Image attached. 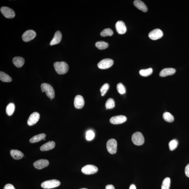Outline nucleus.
Returning a JSON list of instances; mask_svg holds the SVG:
<instances>
[{
	"label": "nucleus",
	"instance_id": "nucleus-4",
	"mask_svg": "<svg viewBox=\"0 0 189 189\" xmlns=\"http://www.w3.org/2000/svg\"><path fill=\"white\" fill-rule=\"evenodd\" d=\"M61 183L60 181L56 179L51 180L43 182L41 184L42 188L45 189H51L59 186Z\"/></svg>",
	"mask_w": 189,
	"mask_h": 189
},
{
	"label": "nucleus",
	"instance_id": "nucleus-23",
	"mask_svg": "<svg viewBox=\"0 0 189 189\" xmlns=\"http://www.w3.org/2000/svg\"><path fill=\"white\" fill-rule=\"evenodd\" d=\"M0 79L4 82H9L12 81L11 77L3 71L0 72Z\"/></svg>",
	"mask_w": 189,
	"mask_h": 189
},
{
	"label": "nucleus",
	"instance_id": "nucleus-13",
	"mask_svg": "<svg viewBox=\"0 0 189 189\" xmlns=\"http://www.w3.org/2000/svg\"><path fill=\"white\" fill-rule=\"evenodd\" d=\"M40 115L39 113L34 112L30 115L27 120V124L28 126H32L38 121L40 118Z\"/></svg>",
	"mask_w": 189,
	"mask_h": 189
},
{
	"label": "nucleus",
	"instance_id": "nucleus-38",
	"mask_svg": "<svg viewBox=\"0 0 189 189\" xmlns=\"http://www.w3.org/2000/svg\"><path fill=\"white\" fill-rule=\"evenodd\" d=\"M129 189H136V188L135 185L131 184L130 186Z\"/></svg>",
	"mask_w": 189,
	"mask_h": 189
},
{
	"label": "nucleus",
	"instance_id": "nucleus-3",
	"mask_svg": "<svg viewBox=\"0 0 189 189\" xmlns=\"http://www.w3.org/2000/svg\"><path fill=\"white\" fill-rule=\"evenodd\" d=\"M132 140L134 144L138 146L142 145L144 143V138L141 132H137L134 133L132 136Z\"/></svg>",
	"mask_w": 189,
	"mask_h": 189
},
{
	"label": "nucleus",
	"instance_id": "nucleus-8",
	"mask_svg": "<svg viewBox=\"0 0 189 189\" xmlns=\"http://www.w3.org/2000/svg\"><path fill=\"white\" fill-rule=\"evenodd\" d=\"M36 36L35 32L32 30H28L25 32L22 35V38L25 42H29L32 40Z\"/></svg>",
	"mask_w": 189,
	"mask_h": 189
},
{
	"label": "nucleus",
	"instance_id": "nucleus-40",
	"mask_svg": "<svg viewBox=\"0 0 189 189\" xmlns=\"http://www.w3.org/2000/svg\"><path fill=\"white\" fill-rule=\"evenodd\" d=\"M44 140L45 141V140H46V139H44Z\"/></svg>",
	"mask_w": 189,
	"mask_h": 189
},
{
	"label": "nucleus",
	"instance_id": "nucleus-25",
	"mask_svg": "<svg viewBox=\"0 0 189 189\" xmlns=\"http://www.w3.org/2000/svg\"><path fill=\"white\" fill-rule=\"evenodd\" d=\"M95 46L99 50H104L109 46L108 43L104 41H99L96 43Z\"/></svg>",
	"mask_w": 189,
	"mask_h": 189
},
{
	"label": "nucleus",
	"instance_id": "nucleus-24",
	"mask_svg": "<svg viewBox=\"0 0 189 189\" xmlns=\"http://www.w3.org/2000/svg\"><path fill=\"white\" fill-rule=\"evenodd\" d=\"M15 109L14 104L13 103H9L6 108V113L9 116H11L14 113Z\"/></svg>",
	"mask_w": 189,
	"mask_h": 189
},
{
	"label": "nucleus",
	"instance_id": "nucleus-9",
	"mask_svg": "<svg viewBox=\"0 0 189 189\" xmlns=\"http://www.w3.org/2000/svg\"><path fill=\"white\" fill-rule=\"evenodd\" d=\"M1 11L4 16L7 18H13L15 16L14 11L9 7L5 6L1 7Z\"/></svg>",
	"mask_w": 189,
	"mask_h": 189
},
{
	"label": "nucleus",
	"instance_id": "nucleus-29",
	"mask_svg": "<svg viewBox=\"0 0 189 189\" xmlns=\"http://www.w3.org/2000/svg\"><path fill=\"white\" fill-rule=\"evenodd\" d=\"M113 30L110 28H106L104 29L101 32L100 35L102 37L111 36L113 35Z\"/></svg>",
	"mask_w": 189,
	"mask_h": 189
},
{
	"label": "nucleus",
	"instance_id": "nucleus-19",
	"mask_svg": "<svg viewBox=\"0 0 189 189\" xmlns=\"http://www.w3.org/2000/svg\"><path fill=\"white\" fill-rule=\"evenodd\" d=\"M56 146V143L54 141H49L45 144L40 147L41 151H47L52 150Z\"/></svg>",
	"mask_w": 189,
	"mask_h": 189
},
{
	"label": "nucleus",
	"instance_id": "nucleus-31",
	"mask_svg": "<svg viewBox=\"0 0 189 189\" xmlns=\"http://www.w3.org/2000/svg\"><path fill=\"white\" fill-rule=\"evenodd\" d=\"M178 144V141L177 139H174L170 141L169 143L170 150L173 151L177 148Z\"/></svg>",
	"mask_w": 189,
	"mask_h": 189
},
{
	"label": "nucleus",
	"instance_id": "nucleus-15",
	"mask_svg": "<svg viewBox=\"0 0 189 189\" xmlns=\"http://www.w3.org/2000/svg\"><path fill=\"white\" fill-rule=\"evenodd\" d=\"M115 27L116 31L120 35L125 33L127 30L125 24L122 21H118L117 22Z\"/></svg>",
	"mask_w": 189,
	"mask_h": 189
},
{
	"label": "nucleus",
	"instance_id": "nucleus-22",
	"mask_svg": "<svg viewBox=\"0 0 189 189\" xmlns=\"http://www.w3.org/2000/svg\"><path fill=\"white\" fill-rule=\"evenodd\" d=\"M46 137V135L45 133L39 134L31 138L30 140V142L32 143H37L44 139Z\"/></svg>",
	"mask_w": 189,
	"mask_h": 189
},
{
	"label": "nucleus",
	"instance_id": "nucleus-10",
	"mask_svg": "<svg viewBox=\"0 0 189 189\" xmlns=\"http://www.w3.org/2000/svg\"><path fill=\"white\" fill-rule=\"evenodd\" d=\"M163 32L159 29H156L152 30L149 33V36L152 40H157L163 36Z\"/></svg>",
	"mask_w": 189,
	"mask_h": 189
},
{
	"label": "nucleus",
	"instance_id": "nucleus-28",
	"mask_svg": "<svg viewBox=\"0 0 189 189\" xmlns=\"http://www.w3.org/2000/svg\"><path fill=\"white\" fill-rule=\"evenodd\" d=\"M153 70L151 68L145 69H141L139 71V74L142 76L144 77L148 76L152 74Z\"/></svg>",
	"mask_w": 189,
	"mask_h": 189
},
{
	"label": "nucleus",
	"instance_id": "nucleus-2",
	"mask_svg": "<svg viewBox=\"0 0 189 189\" xmlns=\"http://www.w3.org/2000/svg\"><path fill=\"white\" fill-rule=\"evenodd\" d=\"M41 91L43 92H45L46 95L51 99H54L55 97V92L53 88L46 83H43L41 86Z\"/></svg>",
	"mask_w": 189,
	"mask_h": 189
},
{
	"label": "nucleus",
	"instance_id": "nucleus-1",
	"mask_svg": "<svg viewBox=\"0 0 189 189\" xmlns=\"http://www.w3.org/2000/svg\"><path fill=\"white\" fill-rule=\"evenodd\" d=\"M55 69L60 75L65 74L69 70V66L65 62H56L54 64Z\"/></svg>",
	"mask_w": 189,
	"mask_h": 189
},
{
	"label": "nucleus",
	"instance_id": "nucleus-37",
	"mask_svg": "<svg viewBox=\"0 0 189 189\" xmlns=\"http://www.w3.org/2000/svg\"><path fill=\"white\" fill-rule=\"evenodd\" d=\"M105 189H115V188L112 185H108L106 186Z\"/></svg>",
	"mask_w": 189,
	"mask_h": 189
},
{
	"label": "nucleus",
	"instance_id": "nucleus-14",
	"mask_svg": "<svg viewBox=\"0 0 189 189\" xmlns=\"http://www.w3.org/2000/svg\"><path fill=\"white\" fill-rule=\"evenodd\" d=\"M84 101L82 96L77 95L76 96L74 100V105L76 108L82 109L84 107Z\"/></svg>",
	"mask_w": 189,
	"mask_h": 189
},
{
	"label": "nucleus",
	"instance_id": "nucleus-7",
	"mask_svg": "<svg viewBox=\"0 0 189 189\" xmlns=\"http://www.w3.org/2000/svg\"><path fill=\"white\" fill-rule=\"evenodd\" d=\"M113 64V60L110 58H105L102 60L98 64V67L100 69H109Z\"/></svg>",
	"mask_w": 189,
	"mask_h": 189
},
{
	"label": "nucleus",
	"instance_id": "nucleus-11",
	"mask_svg": "<svg viewBox=\"0 0 189 189\" xmlns=\"http://www.w3.org/2000/svg\"><path fill=\"white\" fill-rule=\"evenodd\" d=\"M49 162L46 159H41L36 161L34 162L33 166L36 169L41 170L48 166Z\"/></svg>",
	"mask_w": 189,
	"mask_h": 189
},
{
	"label": "nucleus",
	"instance_id": "nucleus-18",
	"mask_svg": "<svg viewBox=\"0 0 189 189\" xmlns=\"http://www.w3.org/2000/svg\"><path fill=\"white\" fill-rule=\"evenodd\" d=\"M175 69L173 68H166L160 72L159 75L161 77H166L175 74Z\"/></svg>",
	"mask_w": 189,
	"mask_h": 189
},
{
	"label": "nucleus",
	"instance_id": "nucleus-39",
	"mask_svg": "<svg viewBox=\"0 0 189 189\" xmlns=\"http://www.w3.org/2000/svg\"><path fill=\"white\" fill-rule=\"evenodd\" d=\"M87 189V188H81V189Z\"/></svg>",
	"mask_w": 189,
	"mask_h": 189
},
{
	"label": "nucleus",
	"instance_id": "nucleus-26",
	"mask_svg": "<svg viewBox=\"0 0 189 189\" xmlns=\"http://www.w3.org/2000/svg\"><path fill=\"white\" fill-rule=\"evenodd\" d=\"M163 118L164 120L168 122L171 123L174 120V118L171 113L169 112H166L164 113Z\"/></svg>",
	"mask_w": 189,
	"mask_h": 189
},
{
	"label": "nucleus",
	"instance_id": "nucleus-17",
	"mask_svg": "<svg viewBox=\"0 0 189 189\" xmlns=\"http://www.w3.org/2000/svg\"><path fill=\"white\" fill-rule=\"evenodd\" d=\"M133 4L137 9L143 12H146L147 11L148 9L146 5L141 1L136 0L134 1Z\"/></svg>",
	"mask_w": 189,
	"mask_h": 189
},
{
	"label": "nucleus",
	"instance_id": "nucleus-21",
	"mask_svg": "<svg viewBox=\"0 0 189 189\" xmlns=\"http://www.w3.org/2000/svg\"><path fill=\"white\" fill-rule=\"evenodd\" d=\"M12 61L14 65L18 68L22 67L25 63L24 58L21 57H15L13 58Z\"/></svg>",
	"mask_w": 189,
	"mask_h": 189
},
{
	"label": "nucleus",
	"instance_id": "nucleus-16",
	"mask_svg": "<svg viewBox=\"0 0 189 189\" xmlns=\"http://www.w3.org/2000/svg\"><path fill=\"white\" fill-rule=\"evenodd\" d=\"M62 34L60 31H56L54 34V36L53 38L51 41H50V45L51 46L56 45L59 43L62 39Z\"/></svg>",
	"mask_w": 189,
	"mask_h": 189
},
{
	"label": "nucleus",
	"instance_id": "nucleus-5",
	"mask_svg": "<svg viewBox=\"0 0 189 189\" xmlns=\"http://www.w3.org/2000/svg\"><path fill=\"white\" fill-rule=\"evenodd\" d=\"M117 142L115 139H111L107 141V148L110 154H116L117 151Z\"/></svg>",
	"mask_w": 189,
	"mask_h": 189
},
{
	"label": "nucleus",
	"instance_id": "nucleus-33",
	"mask_svg": "<svg viewBox=\"0 0 189 189\" xmlns=\"http://www.w3.org/2000/svg\"><path fill=\"white\" fill-rule=\"evenodd\" d=\"M95 136L94 132L92 130H88L86 132V139L88 141H90L94 139Z\"/></svg>",
	"mask_w": 189,
	"mask_h": 189
},
{
	"label": "nucleus",
	"instance_id": "nucleus-32",
	"mask_svg": "<svg viewBox=\"0 0 189 189\" xmlns=\"http://www.w3.org/2000/svg\"><path fill=\"white\" fill-rule=\"evenodd\" d=\"M117 89L119 93L120 94H124L126 93L125 87L122 83H119L117 85Z\"/></svg>",
	"mask_w": 189,
	"mask_h": 189
},
{
	"label": "nucleus",
	"instance_id": "nucleus-27",
	"mask_svg": "<svg viewBox=\"0 0 189 189\" xmlns=\"http://www.w3.org/2000/svg\"><path fill=\"white\" fill-rule=\"evenodd\" d=\"M171 184V179L169 177H166L162 181V189H170Z\"/></svg>",
	"mask_w": 189,
	"mask_h": 189
},
{
	"label": "nucleus",
	"instance_id": "nucleus-34",
	"mask_svg": "<svg viewBox=\"0 0 189 189\" xmlns=\"http://www.w3.org/2000/svg\"><path fill=\"white\" fill-rule=\"evenodd\" d=\"M109 88V84H105L102 86L100 89V92H101V96H104L108 90Z\"/></svg>",
	"mask_w": 189,
	"mask_h": 189
},
{
	"label": "nucleus",
	"instance_id": "nucleus-6",
	"mask_svg": "<svg viewBox=\"0 0 189 189\" xmlns=\"http://www.w3.org/2000/svg\"><path fill=\"white\" fill-rule=\"evenodd\" d=\"M98 168L96 166L92 165H87L84 166L81 169V171L85 175H89L94 174L97 172Z\"/></svg>",
	"mask_w": 189,
	"mask_h": 189
},
{
	"label": "nucleus",
	"instance_id": "nucleus-36",
	"mask_svg": "<svg viewBox=\"0 0 189 189\" xmlns=\"http://www.w3.org/2000/svg\"><path fill=\"white\" fill-rule=\"evenodd\" d=\"M185 173L187 176L189 177V164L185 167Z\"/></svg>",
	"mask_w": 189,
	"mask_h": 189
},
{
	"label": "nucleus",
	"instance_id": "nucleus-30",
	"mask_svg": "<svg viewBox=\"0 0 189 189\" xmlns=\"http://www.w3.org/2000/svg\"><path fill=\"white\" fill-rule=\"evenodd\" d=\"M115 103L114 100L111 98H110L107 100L105 103V107L106 109H112L115 107Z\"/></svg>",
	"mask_w": 189,
	"mask_h": 189
},
{
	"label": "nucleus",
	"instance_id": "nucleus-12",
	"mask_svg": "<svg viewBox=\"0 0 189 189\" xmlns=\"http://www.w3.org/2000/svg\"><path fill=\"white\" fill-rule=\"evenodd\" d=\"M127 118L123 115H118V116L113 117L110 120V122L113 124H119L123 123L126 121Z\"/></svg>",
	"mask_w": 189,
	"mask_h": 189
},
{
	"label": "nucleus",
	"instance_id": "nucleus-35",
	"mask_svg": "<svg viewBox=\"0 0 189 189\" xmlns=\"http://www.w3.org/2000/svg\"><path fill=\"white\" fill-rule=\"evenodd\" d=\"M4 189H16L14 186L11 184L6 185L4 188Z\"/></svg>",
	"mask_w": 189,
	"mask_h": 189
},
{
	"label": "nucleus",
	"instance_id": "nucleus-20",
	"mask_svg": "<svg viewBox=\"0 0 189 189\" xmlns=\"http://www.w3.org/2000/svg\"><path fill=\"white\" fill-rule=\"evenodd\" d=\"M11 156L14 159L19 160L23 157L24 154L20 151L17 150H12L10 152Z\"/></svg>",
	"mask_w": 189,
	"mask_h": 189
}]
</instances>
